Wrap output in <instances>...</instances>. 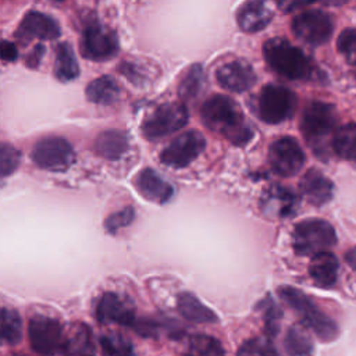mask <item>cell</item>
<instances>
[{
	"label": "cell",
	"mask_w": 356,
	"mask_h": 356,
	"mask_svg": "<svg viewBox=\"0 0 356 356\" xmlns=\"http://www.w3.org/2000/svg\"><path fill=\"white\" fill-rule=\"evenodd\" d=\"M203 124L235 146H243L253 138V129L248 124L239 104L228 96L213 95L200 106Z\"/></svg>",
	"instance_id": "cell-1"
},
{
	"label": "cell",
	"mask_w": 356,
	"mask_h": 356,
	"mask_svg": "<svg viewBox=\"0 0 356 356\" xmlns=\"http://www.w3.org/2000/svg\"><path fill=\"white\" fill-rule=\"evenodd\" d=\"M263 57L270 70L289 81H309L316 68L312 60L284 38H271L263 43Z\"/></svg>",
	"instance_id": "cell-2"
},
{
	"label": "cell",
	"mask_w": 356,
	"mask_h": 356,
	"mask_svg": "<svg viewBox=\"0 0 356 356\" xmlns=\"http://www.w3.org/2000/svg\"><path fill=\"white\" fill-rule=\"evenodd\" d=\"M337 122V110L330 103L313 100L305 107L299 127L305 140L316 154H325V145L330 138L332 142L334 134L338 129Z\"/></svg>",
	"instance_id": "cell-3"
},
{
	"label": "cell",
	"mask_w": 356,
	"mask_h": 356,
	"mask_svg": "<svg viewBox=\"0 0 356 356\" xmlns=\"http://www.w3.org/2000/svg\"><path fill=\"white\" fill-rule=\"evenodd\" d=\"M278 295L320 341L330 342L338 337L339 331L335 321L323 313L306 293L298 288L284 285L278 288Z\"/></svg>",
	"instance_id": "cell-4"
},
{
	"label": "cell",
	"mask_w": 356,
	"mask_h": 356,
	"mask_svg": "<svg viewBox=\"0 0 356 356\" xmlns=\"http://www.w3.org/2000/svg\"><path fill=\"white\" fill-rule=\"evenodd\" d=\"M335 243V229L325 220L307 218L293 227L292 248L298 256H314L321 252H328Z\"/></svg>",
	"instance_id": "cell-5"
},
{
	"label": "cell",
	"mask_w": 356,
	"mask_h": 356,
	"mask_svg": "<svg viewBox=\"0 0 356 356\" xmlns=\"http://www.w3.org/2000/svg\"><path fill=\"white\" fill-rule=\"evenodd\" d=\"M296 95L286 86L268 83L261 88L257 99V114L266 124H281L295 113Z\"/></svg>",
	"instance_id": "cell-6"
},
{
	"label": "cell",
	"mask_w": 356,
	"mask_h": 356,
	"mask_svg": "<svg viewBox=\"0 0 356 356\" xmlns=\"http://www.w3.org/2000/svg\"><path fill=\"white\" fill-rule=\"evenodd\" d=\"M188 108L181 102L160 104L142 122V135L149 140L161 139L184 128L188 122Z\"/></svg>",
	"instance_id": "cell-7"
},
{
	"label": "cell",
	"mask_w": 356,
	"mask_h": 356,
	"mask_svg": "<svg viewBox=\"0 0 356 356\" xmlns=\"http://www.w3.org/2000/svg\"><path fill=\"white\" fill-rule=\"evenodd\" d=\"M31 159L43 170L65 171L75 163V152L67 139L46 136L35 143Z\"/></svg>",
	"instance_id": "cell-8"
},
{
	"label": "cell",
	"mask_w": 356,
	"mask_h": 356,
	"mask_svg": "<svg viewBox=\"0 0 356 356\" xmlns=\"http://www.w3.org/2000/svg\"><path fill=\"white\" fill-rule=\"evenodd\" d=\"M120 50L117 33L100 22H88L81 39V53L92 61H107Z\"/></svg>",
	"instance_id": "cell-9"
},
{
	"label": "cell",
	"mask_w": 356,
	"mask_h": 356,
	"mask_svg": "<svg viewBox=\"0 0 356 356\" xmlns=\"http://www.w3.org/2000/svg\"><path fill=\"white\" fill-rule=\"evenodd\" d=\"M291 29L299 40L310 46H321L331 39L334 22L323 10H306L292 19Z\"/></svg>",
	"instance_id": "cell-10"
},
{
	"label": "cell",
	"mask_w": 356,
	"mask_h": 356,
	"mask_svg": "<svg viewBox=\"0 0 356 356\" xmlns=\"http://www.w3.org/2000/svg\"><path fill=\"white\" fill-rule=\"evenodd\" d=\"M206 139L197 129L178 135L160 153V161L172 168H185L204 150Z\"/></svg>",
	"instance_id": "cell-11"
},
{
	"label": "cell",
	"mask_w": 356,
	"mask_h": 356,
	"mask_svg": "<svg viewBox=\"0 0 356 356\" xmlns=\"http://www.w3.org/2000/svg\"><path fill=\"white\" fill-rule=\"evenodd\" d=\"M28 335L32 349L39 355L54 356L63 349V327L53 317L33 316L29 320Z\"/></svg>",
	"instance_id": "cell-12"
},
{
	"label": "cell",
	"mask_w": 356,
	"mask_h": 356,
	"mask_svg": "<svg viewBox=\"0 0 356 356\" xmlns=\"http://www.w3.org/2000/svg\"><path fill=\"white\" fill-rule=\"evenodd\" d=\"M306 161L305 153L292 136H282L274 140L268 149V163L271 170L280 177L298 174Z\"/></svg>",
	"instance_id": "cell-13"
},
{
	"label": "cell",
	"mask_w": 356,
	"mask_h": 356,
	"mask_svg": "<svg viewBox=\"0 0 356 356\" xmlns=\"http://www.w3.org/2000/svg\"><path fill=\"white\" fill-rule=\"evenodd\" d=\"M60 25L54 18L44 13L31 10L22 17L18 28L15 29L14 36L21 43L28 44L33 39L54 40L60 36Z\"/></svg>",
	"instance_id": "cell-14"
},
{
	"label": "cell",
	"mask_w": 356,
	"mask_h": 356,
	"mask_svg": "<svg viewBox=\"0 0 356 356\" xmlns=\"http://www.w3.org/2000/svg\"><path fill=\"white\" fill-rule=\"evenodd\" d=\"M96 318L102 324H120L134 327L135 306L132 302L115 292H106L97 302Z\"/></svg>",
	"instance_id": "cell-15"
},
{
	"label": "cell",
	"mask_w": 356,
	"mask_h": 356,
	"mask_svg": "<svg viewBox=\"0 0 356 356\" xmlns=\"http://www.w3.org/2000/svg\"><path fill=\"white\" fill-rule=\"evenodd\" d=\"M299 207V199L289 188L271 185L264 189L260 197L261 211L274 218L292 217Z\"/></svg>",
	"instance_id": "cell-16"
},
{
	"label": "cell",
	"mask_w": 356,
	"mask_h": 356,
	"mask_svg": "<svg viewBox=\"0 0 356 356\" xmlns=\"http://www.w3.org/2000/svg\"><path fill=\"white\" fill-rule=\"evenodd\" d=\"M216 78L221 88L235 93L249 90L257 79L252 65L243 60H234L222 64L217 68Z\"/></svg>",
	"instance_id": "cell-17"
},
{
	"label": "cell",
	"mask_w": 356,
	"mask_h": 356,
	"mask_svg": "<svg viewBox=\"0 0 356 356\" xmlns=\"http://www.w3.org/2000/svg\"><path fill=\"white\" fill-rule=\"evenodd\" d=\"M302 196L313 206H323L331 200L334 195V184L320 170H307L299 181Z\"/></svg>",
	"instance_id": "cell-18"
},
{
	"label": "cell",
	"mask_w": 356,
	"mask_h": 356,
	"mask_svg": "<svg viewBox=\"0 0 356 356\" xmlns=\"http://www.w3.org/2000/svg\"><path fill=\"white\" fill-rule=\"evenodd\" d=\"M134 184L143 197L154 203H167L174 195V188L171 186V184L164 181L152 168L140 170L136 174Z\"/></svg>",
	"instance_id": "cell-19"
},
{
	"label": "cell",
	"mask_w": 356,
	"mask_h": 356,
	"mask_svg": "<svg viewBox=\"0 0 356 356\" xmlns=\"http://www.w3.org/2000/svg\"><path fill=\"white\" fill-rule=\"evenodd\" d=\"M271 10L261 1H246L236 11L238 25L248 33L264 29L271 22Z\"/></svg>",
	"instance_id": "cell-20"
},
{
	"label": "cell",
	"mask_w": 356,
	"mask_h": 356,
	"mask_svg": "<svg viewBox=\"0 0 356 356\" xmlns=\"http://www.w3.org/2000/svg\"><path fill=\"white\" fill-rule=\"evenodd\" d=\"M339 263L334 253L321 252L312 257L309 274L313 282L320 288H331L338 278Z\"/></svg>",
	"instance_id": "cell-21"
},
{
	"label": "cell",
	"mask_w": 356,
	"mask_h": 356,
	"mask_svg": "<svg viewBox=\"0 0 356 356\" xmlns=\"http://www.w3.org/2000/svg\"><path fill=\"white\" fill-rule=\"evenodd\" d=\"M65 356H95V343L90 328L83 323H74L64 338Z\"/></svg>",
	"instance_id": "cell-22"
},
{
	"label": "cell",
	"mask_w": 356,
	"mask_h": 356,
	"mask_svg": "<svg viewBox=\"0 0 356 356\" xmlns=\"http://www.w3.org/2000/svg\"><path fill=\"white\" fill-rule=\"evenodd\" d=\"M128 147L129 145L127 134L120 129H108L99 134L93 143L96 154L111 161L121 159Z\"/></svg>",
	"instance_id": "cell-23"
},
{
	"label": "cell",
	"mask_w": 356,
	"mask_h": 356,
	"mask_svg": "<svg viewBox=\"0 0 356 356\" xmlns=\"http://www.w3.org/2000/svg\"><path fill=\"white\" fill-rule=\"evenodd\" d=\"M177 309L179 314L192 323H217V314L204 306L193 293L182 292L177 298Z\"/></svg>",
	"instance_id": "cell-24"
},
{
	"label": "cell",
	"mask_w": 356,
	"mask_h": 356,
	"mask_svg": "<svg viewBox=\"0 0 356 356\" xmlns=\"http://www.w3.org/2000/svg\"><path fill=\"white\" fill-rule=\"evenodd\" d=\"M86 99L96 104L108 106L118 100L121 95L120 85L110 75H102L93 81H90L85 89Z\"/></svg>",
	"instance_id": "cell-25"
},
{
	"label": "cell",
	"mask_w": 356,
	"mask_h": 356,
	"mask_svg": "<svg viewBox=\"0 0 356 356\" xmlns=\"http://www.w3.org/2000/svg\"><path fill=\"white\" fill-rule=\"evenodd\" d=\"M54 75L61 82L74 81L79 75V65L75 51L68 42H63L56 49Z\"/></svg>",
	"instance_id": "cell-26"
},
{
	"label": "cell",
	"mask_w": 356,
	"mask_h": 356,
	"mask_svg": "<svg viewBox=\"0 0 356 356\" xmlns=\"http://www.w3.org/2000/svg\"><path fill=\"white\" fill-rule=\"evenodd\" d=\"M331 147L341 159L356 161V124L349 122L338 127L334 134Z\"/></svg>",
	"instance_id": "cell-27"
},
{
	"label": "cell",
	"mask_w": 356,
	"mask_h": 356,
	"mask_svg": "<svg viewBox=\"0 0 356 356\" xmlns=\"http://www.w3.org/2000/svg\"><path fill=\"white\" fill-rule=\"evenodd\" d=\"M284 346L288 356H310L313 352V342L305 328L292 325L285 335Z\"/></svg>",
	"instance_id": "cell-28"
},
{
	"label": "cell",
	"mask_w": 356,
	"mask_h": 356,
	"mask_svg": "<svg viewBox=\"0 0 356 356\" xmlns=\"http://www.w3.org/2000/svg\"><path fill=\"white\" fill-rule=\"evenodd\" d=\"M182 356H225V352L220 341L214 337L197 334L189 339Z\"/></svg>",
	"instance_id": "cell-29"
},
{
	"label": "cell",
	"mask_w": 356,
	"mask_h": 356,
	"mask_svg": "<svg viewBox=\"0 0 356 356\" xmlns=\"http://www.w3.org/2000/svg\"><path fill=\"white\" fill-rule=\"evenodd\" d=\"M22 338V320L17 310L1 309V339L8 345H17Z\"/></svg>",
	"instance_id": "cell-30"
},
{
	"label": "cell",
	"mask_w": 356,
	"mask_h": 356,
	"mask_svg": "<svg viewBox=\"0 0 356 356\" xmlns=\"http://www.w3.org/2000/svg\"><path fill=\"white\" fill-rule=\"evenodd\" d=\"M100 346L104 356H136L132 342L118 332L103 335L100 338Z\"/></svg>",
	"instance_id": "cell-31"
},
{
	"label": "cell",
	"mask_w": 356,
	"mask_h": 356,
	"mask_svg": "<svg viewBox=\"0 0 356 356\" xmlns=\"http://www.w3.org/2000/svg\"><path fill=\"white\" fill-rule=\"evenodd\" d=\"M203 81V68L199 64H195L191 68H188L178 85V95L181 96V99L188 100L196 97L202 90Z\"/></svg>",
	"instance_id": "cell-32"
},
{
	"label": "cell",
	"mask_w": 356,
	"mask_h": 356,
	"mask_svg": "<svg viewBox=\"0 0 356 356\" xmlns=\"http://www.w3.org/2000/svg\"><path fill=\"white\" fill-rule=\"evenodd\" d=\"M236 356H280L275 346L268 338H252L245 341Z\"/></svg>",
	"instance_id": "cell-33"
},
{
	"label": "cell",
	"mask_w": 356,
	"mask_h": 356,
	"mask_svg": "<svg viewBox=\"0 0 356 356\" xmlns=\"http://www.w3.org/2000/svg\"><path fill=\"white\" fill-rule=\"evenodd\" d=\"M259 307L261 309L263 312V320H264V328H266V334L267 337H274L278 330H280V325H278V321L282 316V312L281 309L275 305V302L267 296L263 299V302L259 305Z\"/></svg>",
	"instance_id": "cell-34"
},
{
	"label": "cell",
	"mask_w": 356,
	"mask_h": 356,
	"mask_svg": "<svg viewBox=\"0 0 356 356\" xmlns=\"http://www.w3.org/2000/svg\"><path fill=\"white\" fill-rule=\"evenodd\" d=\"M337 47L348 64L356 65V28L343 29L338 36Z\"/></svg>",
	"instance_id": "cell-35"
},
{
	"label": "cell",
	"mask_w": 356,
	"mask_h": 356,
	"mask_svg": "<svg viewBox=\"0 0 356 356\" xmlns=\"http://www.w3.org/2000/svg\"><path fill=\"white\" fill-rule=\"evenodd\" d=\"M135 220V209L132 206H127L113 214H110L104 220V228L110 234H115L121 228L128 227Z\"/></svg>",
	"instance_id": "cell-36"
},
{
	"label": "cell",
	"mask_w": 356,
	"mask_h": 356,
	"mask_svg": "<svg viewBox=\"0 0 356 356\" xmlns=\"http://www.w3.org/2000/svg\"><path fill=\"white\" fill-rule=\"evenodd\" d=\"M21 161V153L10 143H3L0 147V170L1 177L13 174Z\"/></svg>",
	"instance_id": "cell-37"
},
{
	"label": "cell",
	"mask_w": 356,
	"mask_h": 356,
	"mask_svg": "<svg viewBox=\"0 0 356 356\" xmlns=\"http://www.w3.org/2000/svg\"><path fill=\"white\" fill-rule=\"evenodd\" d=\"M142 65H139L138 63H134V61H124L118 65V70L120 72L134 85L136 86H143L145 82H146V72H142L140 71Z\"/></svg>",
	"instance_id": "cell-38"
},
{
	"label": "cell",
	"mask_w": 356,
	"mask_h": 356,
	"mask_svg": "<svg viewBox=\"0 0 356 356\" xmlns=\"http://www.w3.org/2000/svg\"><path fill=\"white\" fill-rule=\"evenodd\" d=\"M0 54L4 61H15L18 58V50L14 43L3 40L0 44Z\"/></svg>",
	"instance_id": "cell-39"
},
{
	"label": "cell",
	"mask_w": 356,
	"mask_h": 356,
	"mask_svg": "<svg viewBox=\"0 0 356 356\" xmlns=\"http://www.w3.org/2000/svg\"><path fill=\"white\" fill-rule=\"evenodd\" d=\"M44 54V47L39 43L33 47V50L28 54V57L25 58V64L28 65V68H38L42 56Z\"/></svg>",
	"instance_id": "cell-40"
},
{
	"label": "cell",
	"mask_w": 356,
	"mask_h": 356,
	"mask_svg": "<svg viewBox=\"0 0 356 356\" xmlns=\"http://www.w3.org/2000/svg\"><path fill=\"white\" fill-rule=\"evenodd\" d=\"M345 261H346L353 270H356V246L350 248V249L345 253Z\"/></svg>",
	"instance_id": "cell-41"
},
{
	"label": "cell",
	"mask_w": 356,
	"mask_h": 356,
	"mask_svg": "<svg viewBox=\"0 0 356 356\" xmlns=\"http://www.w3.org/2000/svg\"><path fill=\"white\" fill-rule=\"evenodd\" d=\"M8 356H21V355H8Z\"/></svg>",
	"instance_id": "cell-42"
}]
</instances>
